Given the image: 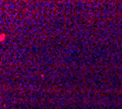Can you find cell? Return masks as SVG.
<instances>
[{
  "label": "cell",
  "mask_w": 122,
  "mask_h": 109,
  "mask_svg": "<svg viewBox=\"0 0 122 109\" xmlns=\"http://www.w3.org/2000/svg\"><path fill=\"white\" fill-rule=\"evenodd\" d=\"M3 39H5V34L0 35V41H3Z\"/></svg>",
  "instance_id": "obj_1"
}]
</instances>
